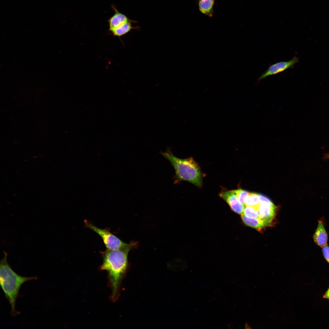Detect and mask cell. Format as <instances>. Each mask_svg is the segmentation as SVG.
Returning <instances> with one entry per match:
<instances>
[{
    "label": "cell",
    "instance_id": "1",
    "mask_svg": "<svg viewBox=\"0 0 329 329\" xmlns=\"http://www.w3.org/2000/svg\"><path fill=\"white\" fill-rule=\"evenodd\" d=\"M136 244L133 243L130 246L124 248L113 250L107 249L100 252L103 262L100 269L107 271L112 291L111 298L113 302L118 297L121 282L128 268L129 253Z\"/></svg>",
    "mask_w": 329,
    "mask_h": 329
},
{
    "label": "cell",
    "instance_id": "2",
    "mask_svg": "<svg viewBox=\"0 0 329 329\" xmlns=\"http://www.w3.org/2000/svg\"><path fill=\"white\" fill-rule=\"evenodd\" d=\"M4 256L0 262V283L5 297L11 306L12 316L15 317L19 312L16 309V301L19 296L20 288L24 283L36 280V276L30 277L21 276L15 272L9 264L7 253L4 252Z\"/></svg>",
    "mask_w": 329,
    "mask_h": 329
},
{
    "label": "cell",
    "instance_id": "3",
    "mask_svg": "<svg viewBox=\"0 0 329 329\" xmlns=\"http://www.w3.org/2000/svg\"><path fill=\"white\" fill-rule=\"evenodd\" d=\"M161 154L170 162L175 172V182L184 181L197 187L202 185L203 175L198 163L192 157L180 159L175 156L170 148H168Z\"/></svg>",
    "mask_w": 329,
    "mask_h": 329
},
{
    "label": "cell",
    "instance_id": "4",
    "mask_svg": "<svg viewBox=\"0 0 329 329\" xmlns=\"http://www.w3.org/2000/svg\"><path fill=\"white\" fill-rule=\"evenodd\" d=\"M84 223L86 227L92 230L101 238L107 249H120L127 247L133 243H127L123 242L111 233L109 229L99 228L87 220H84Z\"/></svg>",
    "mask_w": 329,
    "mask_h": 329
},
{
    "label": "cell",
    "instance_id": "5",
    "mask_svg": "<svg viewBox=\"0 0 329 329\" xmlns=\"http://www.w3.org/2000/svg\"><path fill=\"white\" fill-rule=\"evenodd\" d=\"M298 61V58L294 56L288 61H281L273 64L270 65L259 77L258 80L260 81L267 76L277 74L288 69L292 68Z\"/></svg>",
    "mask_w": 329,
    "mask_h": 329
},
{
    "label": "cell",
    "instance_id": "6",
    "mask_svg": "<svg viewBox=\"0 0 329 329\" xmlns=\"http://www.w3.org/2000/svg\"><path fill=\"white\" fill-rule=\"evenodd\" d=\"M219 196L227 203L233 211L240 214H243L244 205L240 201L232 190L222 192Z\"/></svg>",
    "mask_w": 329,
    "mask_h": 329
},
{
    "label": "cell",
    "instance_id": "7",
    "mask_svg": "<svg viewBox=\"0 0 329 329\" xmlns=\"http://www.w3.org/2000/svg\"><path fill=\"white\" fill-rule=\"evenodd\" d=\"M259 218L269 226L275 216L277 207L272 202L260 203L257 208Z\"/></svg>",
    "mask_w": 329,
    "mask_h": 329
},
{
    "label": "cell",
    "instance_id": "8",
    "mask_svg": "<svg viewBox=\"0 0 329 329\" xmlns=\"http://www.w3.org/2000/svg\"><path fill=\"white\" fill-rule=\"evenodd\" d=\"M313 237L315 243L320 247L322 248L327 245L328 234L322 219L318 220L317 226Z\"/></svg>",
    "mask_w": 329,
    "mask_h": 329
},
{
    "label": "cell",
    "instance_id": "9",
    "mask_svg": "<svg viewBox=\"0 0 329 329\" xmlns=\"http://www.w3.org/2000/svg\"><path fill=\"white\" fill-rule=\"evenodd\" d=\"M112 7L115 12L114 15L108 20L109 31H111L119 26L128 22L132 21L136 22V21L129 19L125 15L119 12L113 5H112Z\"/></svg>",
    "mask_w": 329,
    "mask_h": 329
},
{
    "label": "cell",
    "instance_id": "10",
    "mask_svg": "<svg viewBox=\"0 0 329 329\" xmlns=\"http://www.w3.org/2000/svg\"><path fill=\"white\" fill-rule=\"evenodd\" d=\"M215 0H199L198 8L200 11L206 16L211 17L214 12L213 6Z\"/></svg>",
    "mask_w": 329,
    "mask_h": 329
},
{
    "label": "cell",
    "instance_id": "11",
    "mask_svg": "<svg viewBox=\"0 0 329 329\" xmlns=\"http://www.w3.org/2000/svg\"><path fill=\"white\" fill-rule=\"evenodd\" d=\"M132 23L136 22L129 21L125 23L114 29L110 32L114 36L120 37L126 34L132 29L136 28V27L132 26Z\"/></svg>",
    "mask_w": 329,
    "mask_h": 329
},
{
    "label": "cell",
    "instance_id": "12",
    "mask_svg": "<svg viewBox=\"0 0 329 329\" xmlns=\"http://www.w3.org/2000/svg\"><path fill=\"white\" fill-rule=\"evenodd\" d=\"M243 221L246 225L256 229H261L267 226L266 224L260 218H252L246 217L244 214L241 215Z\"/></svg>",
    "mask_w": 329,
    "mask_h": 329
},
{
    "label": "cell",
    "instance_id": "13",
    "mask_svg": "<svg viewBox=\"0 0 329 329\" xmlns=\"http://www.w3.org/2000/svg\"><path fill=\"white\" fill-rule=\"evenodd\" d=\"M260 204L258 194L249 192L248 196L246 200L244 205L253 207L257 208Z\"/></svg>",
    "mask_w": 329,
    "mask_h": 329
},
{
    "label": "cell",
    "instance_id": "14",
    "mask_svg": "<svg viewBox=\"0 0 329 329\" xmlns=\"http://www.w3.org/2000/svg\"><path fill=\"white\" fill-rule=\"evenodd\" d=\"M247 217L252 218H259V213L257 208L245 206L243 214Z\"/></svg>",
    "mask_w": 329,
    "mask_h": 329
},
{
    "label": "cell",
    "instance_id": "15",
    "mask_svg": "<svg viewBox=\"0 0 329 329\" xmlns=\"http://www.w3.org/2000/svg\"><path fill=\"white\" fill-rule=\"evenodd\" d=\"M232 191L235 194L240 201L244 205L246 200L248 196L249 192L242 189H238L232 190Z\"/></svg>",
    "mask_w": 329,
    "mask_h": 329
},
{
    "label": "cell",
    "instance_id": "16",
    "mask_svg": "<svg viewBox=\"0 0 329 329\" xmlns=\"http://www.w3.org/2000/svg\"><path fill=\"white\" fill-rule=\"evenodd\" d=\"M322 251L324 258L329 264V246L327 245L323 247Z\"/></svg>",
    "mask_w": 329,
    "mask_h": 329
},
{
    "label": "cell",
    "instance_id": "17",
    "mask_svg": "<svg viewBox=\"0 0 329 329\" xmlns=\"http://www.w3.org/2000/svg\"><path fill=\"white\" fill-rule=\"evenodd\" d=\"M323 298L324 299H329V288L324 293L323 296Z\"/></svg>",
    "mask_w": 329,
    "mask_h": 329
},
{
    "label": "cell",
    "instance_id": "18",
    "mask_svg": "<svg viewBox=\"0 0 329 329\" xmlns=\"http://www.w3.org/2000/svg\"><path fill=\"white\" fill-rule=\"evenodd\" d=\"M245 328H250V326H249L248 324H246L245 325Z\"/></svg>",
    "mask_w": 329,
    "mask_h": 329
}]
</instances>
